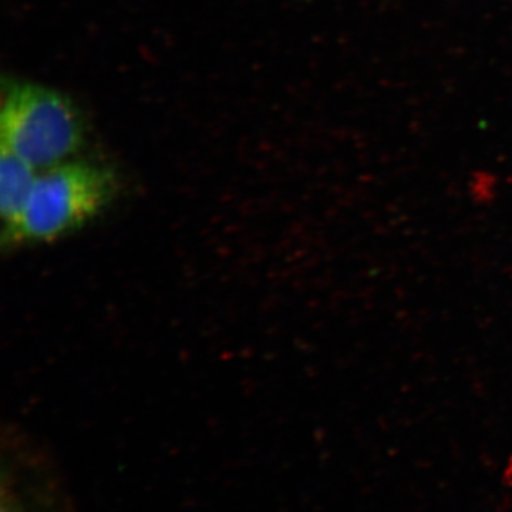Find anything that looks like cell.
Here are the masks:
<instances>
[{
	"mask_svg": "<svg viewBox=\"0 0 512 512\" xmlns=\"http://www.w3.org/2000/svg\"><path fill=\"white\" fill-rule=\"evenodd\" d=\"M113 194V175L99 165L64 161L39 171L25 211L3 244L55 242L97 217Z\"/></svg>",
	"mask_w": 512,
	"mask_h": 512,
	"instance_id": "1",
	"label": "cell"
},
{
	"mask_svg": "<svg viewBox=\"0 0 512 512\" xmlns=\"http://www.w3.org/2000/svg\"><path fill=\"white\" fill-rule=\"evenodd\" d=\"M79 114L63 94L39 84L10 86L0 110V148L36 168L55 167L79 150Z\"/></svg>",
	"mask_w": 512,
	"mask_h": 512,
	"instance_id": "2",
	"label": "cell"
},
{
	"mask_svg": "<svg viewBox=\"0 0 512 512\" xmlns=\"http://www.w3.org/2000/svg\"><path fill=\"white\" fill-rule=\"evenodd\" d=\"M0 512H74L63 478L36 454H5L0 478Z\"/></svg>",
	"mask_w": 512,
	"mask_h": 512,
	"instance_id": "3",
	"label": "cell"
},
{
	"mask_svg": "<svg viewBox=\"0 0 512 512\" xmlns=\"http://www.w3.org/2000/svg\"><path fill=\"white\" fill-rule=\"evenodd\" d=\"M39 171L8 151L0 154V217L2 238L16 227L30 194L35 187Z\"/></svg>",
	"mask_w": 512,
	"mask_h": 512,
	"instance_id": "4",
	"label": "cell"
},
{
	"mask_svg": "<svg viewBox=\"0 0 512 512\" xmlns=\"http://www.w3.org/2000/svg\"><path fill=\"white\" fill-rule=\"evenodd\" d=\"M504 480L512 487V456L508 460L507 467H505Z\"/></svg>",
	"mask_w": 512,
	"mask_h": 512,
	"instance_id": "5",
	"label": "cell"
}]
</instances>
